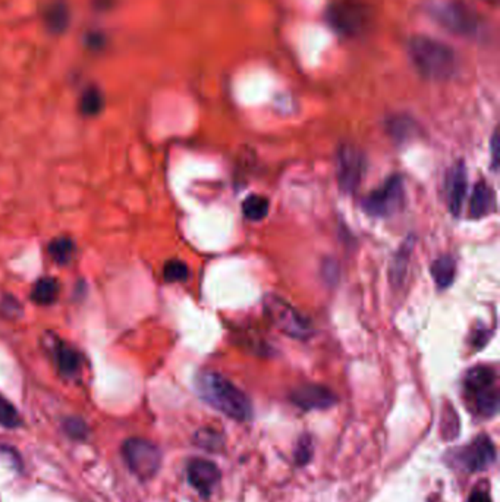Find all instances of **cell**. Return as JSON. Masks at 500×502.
<instances>
[{"label": "cell", "instance_id": "obj_1", "mask_svg": "<svg viewBox=\"0 0 500 502\" xmlns=\"http://www.w3.org/2000/svg\"><path fill=\"white\" fill-rule=\"evenodd\" d=\"M195 387L201 400L216 408L217 412L238 421L251 419V401L225 376L216 372H204L197 378Z\"/></svg>", "mask_w": 500, "mask_h": 502}, {"label": "cell", "instance_id": "obj_2", "mask_svg": "<svg viewBox=\"0 0 500 502\" xmlns=\"http://www.w3.org/2000/svg\"><path fill=\"white\" fill-rule=\"evenodd\" d=\"M408 55L415 70L430 79L451 78L458 70L455 50L427 35L412 37L408 43Z\"/></svg>", "mask_w": 500, "mask_h": 502}, {"label": "cell", "instance_id": "obj_3", "mask_svg": "<svg viewBox=\"0 0 500 502\" xmlns=\"http://www.w3.org/2000/svg\"><path fill=\"white\" fill-rule=\"evenodd\" d=\"M265 311L272 323L288 337L294 339H307L312 335L310 321L282 297L267 295L265 298Z\"/></svg>", "mask_w": 500, "mask_h": 502}, {"label": "cell", "instance_id": "obj_4", "mask_svg": "<svg viewBox=\"0 0 500 502\" xmlns=\"http://www.w3.org/2000/svg\"><path fill=\"white\" fill-rule=\"evenodd\" d=\"M405 203V188L403 181L399 175L390 177L381 187L368 194L362 207L368 215L374 218H388L403 207Z\"/></svg>", "mask_w": 500, "mask_h": 502}, {"label": "cell", "instance_id": "obj_5", "mask_svg": "<svg viewBox=\"0 0 500 502\" xmlns=\"http://www.w3.org/2000/svg\"><path fill=\"white\" fill-rule=\"evenodd\" d=\"M122 454L129 469L140 479H150L160 466V453L157 446L146 439H128L122 446Z\"/></svg>", "mask_w": 500, "mask_h": 502}, {"label": "cell", "instance_id": "obj_6", "mask_svg": "<svg viewBox=\"0 0 500 502\" xmlns=\"http://www.w3.org/2000/svg\"><path fill=\"white\" fill-rule=\"evenodd\" d=\"M365 172L362 153L351 144L340 145L336 157V178L339 188L344 193H353L360 187Z\"/></svg>", "mask_w": 500, "mask_h": 502}, {"label": "cell", "instance_id": "obj_7", "mask_svg": "<svg viewBox=\"0 0 500 502\" xmlns=\"http://www.w3.org/2000/svg\"><path fill=\"white\" fill-rule=\"evenodd\" d=\"M458 460L460 466L469 473L483 471L496 461V448L490 438L481 435L459 453Z\"/></svg>", "mask_w": 500, "mask_h": 502}, {"label": "cell", "instance_id": "obj_8", "mask_svg": "<svg viewBox=\"0 0 500 502\" xmlns=\"http://www.w3.org/2000/svg\"><path fill=\"white\" fill-rule=\"evenodd\" d=\"M438 21L446 26L447 30L460 33V34H469L477 31V18L474 13L464 5L460 3H447L443 5L438 12Z\"/></svg>", "mask_w": 500, "mask_h": 502}, {"label": "cell", "instance_id": "obj_9", "mask_svg": "<svg viewBox=\"0 0 500 502\" xmlns=\"http://www.w3.org/2000/svg\"><path fill=\"white\" fill-rule=\"evenodd\" d=\"M327 19L333 29L344 34H357L367 22L365 12L352 3L335 5L327 13Z\"/></svg>", "mask_w": 500, "mask_h": 502}, {"label": "cell", "instance_id": "obj_10", "mask_svg": "<svg viewBox=\"0 0 500 502\" xmlns=\"http://www.w3.org/2000/svg\"><path fill=\"white\" fill-rule=\"evenodd\" d=\"M467 195V166L458 161L447 172L446 177V200L451 213L458 218L462 211Z\"/></svg>", "mask_w": 500, "mask_h": 502}, {"label": "cell", "instance_id": "obj_11", "mask_svg": "<svg viewBox=\"0 0 500 502\" xmlns=\"http://www.w3.org/2000/svg\"><path fill=\"white\" fill-rule=\"evenodd\" d=\"M188 480L203 498H208L220 480V470L213 461L197 458L188 466Z\"/></svg>", "mask_w": 500, "mask_h": 502}, {"label": "cell", "instance_id": "obj_12", "mask_svg": "<svg viewBox=\"0 0 500 502\" xmlns=\"http://www.w3.org/2000/svg\"><path fill=\"white\" fill-rule=\"evenodd\" d=\"M291 400L302 410H324L336 404V395L322 385H304L291 394Z\"/></svg>", "mask_w": 500, "mask_h": 502}, {"label": "cell", "instance_id": "obj_13", "mask_svg": "<svg viewBox=\"0 0 500 502\" xmlns=\"http://www.w3.org/2000/svg\"><path fill=\"white\" fill-rule=\"evenodd\" d=\"M53 348H51V354H53L55 364L59 370V373L65 378H72L75 376L81 369V354L78 353L74 347L65 343L63 341H56L51 343Z\"/></svg>", "mask_w": 500, "mask_h": 502}, {"label": "cell", "instance_id": "obj_14", "mask_svg": "<svg viewBox=\"0 0 500 502\" xmlns=\"http://www.w3.org/2000/svg\"><path fill=\"white\" fill-rule=\"evenodd\" d=\"M496 209V195L489 184L480 181L474 187L471 202H469V216L480 219L490 215Z\"/></svg>", "mask_w": 500, "mask_h": 502}, {"label": "cell", "instance_id": "obj_15", "mask_svg": "<svg viewBox=\"0 0 500 502\" xmlns=\"http://www.w3.org/2000/svg\"><path fill=\"white\" fill-rule=\"evenodd\" d=\"M43 22L51 34H62L71 24V8L65 0H55L46 6Z\"/></svg>", "mask_w": 500, "mask_h": 502}, {"label": "cell", "instance_id": "obj_16", "mask_svg": "<svg viewBox=\"0 0 500 502\" xmlns=\"http://www.w3.org/2000/svg\"><path fill=\"white\" fill-rule=\"evenodd\" d=\"M496 372L489 366H476L469 369L464 378V388L468 396L496 388Z\"/></svg>", "mask_w": 500, "mask_h": 502}, {"label": "cell", "instance_id": "obj_17", "mask_svg": "<svg viewBox=\"0 0 500 502\" xmlns=\"http://www.w3.org/2000/svg\"><path fill=\"white\" fill-rule=\"evenodd\" d=\"M412 245H414V240L410 238V240H406L403 245L397 251V254L393 256V261L390 266V281L392 285H394L397 288H399L405 281V275L408 272V266H410Z\"/></svg>", "mask_w": 500, "mask_h": 502}, {"label": "cell", "instance_id": "obj_18", "mask_svg": "<svg viewBox=\"0 0 500 502\" xmlns=\"http://www.w3.org/2000/svg\"><path fill=\"white\" fill-rule=\"evenodd\" d=\"M431 275L439 288H449L455 281L456 261L451 254H442L431 264Z\"/></svg>", "mask_w": 500, "mask_h": 502}, {"label": "cell", "instance_id": "obj_19", "mask_svg": "<svg viewBox=\"0 0 500 502\" xmlns=\"http://www.w3.org/2000/svg\"><path fill=\"white\" fill-rule=\"evenodd\" d=\"M59 282L55 277H40L31 289V301L38 306H50L58 300Z\"/></svg>", "mask_w": 500, "mask_h": 502}, {"label": "cell", "instance_id": "obj_20", "mask_svg": "<svg viewBox=\"0 0 500 502\" xmlns=\"http://www.w3.org/2000/svg\"><path fill=\"white\" fill-rule=\"evenodd\" d=\"M47 253L55 263L58 264H68L76 253V245L74 240L68 236H59L55 238L47 247Z\"/></svg>", "mask_w": 500, "mask_h": 502}, {"label": "cell", "instance_id": "obj_21", "mask_svg": "<svg viewBox=\"0 0 500 502\" xmlns=\"http://www.w3.org/2000/svg\"><path fill=\"white\" fill-rule=\"evenodd\" d=\"M104 108L103 92L96 87L91 86L84 90L80 99V112L84 116H96Z\"/></svg>", "mask_w": 500, "mask_h": 502}, {"label": "cell", "instance_id": "obj_22", "mask_svg": "<svg viewBox=\"0 0 500 502\" xmlns=\"http://www.w3.org/2000/svg\"><path fill=\"white\" fill-rule=\"evenodd\" d=\"M242 211L249 220H262L269 213V200L262 195H249L242 203Z\"/></svg>", "mask_w": 500, "mask_h": 502}, {"label": "cell", "instance_id": "obj_23", "mask_svg": "<svg viewBox=\"0 0 500 502\" xmlns=\"http://www.w3.org/2000/svg\"><path fill=\"white\" fill-rule=\"evenodd\" d=\"M188 266L181 260H169L163 268V277L167 282H182L188 277Z\"/></svg>", "mask_w": 500, "mask_h": 502}, {"label": "cell", "instance_id": "obj_24", "mask_svg": "<svg viewBox=\"0 0 500 502\" xmlns=\"http://www.w3.org/2000/svg\"><path fill=\"white\" fill-rule=\"evenodd\" d=\"M19 414L15 410V407L12 405L3 395H0V425L14 429L17 426H19Z\"/></svg>", "mask_w": 500, "mask_h": 502}, {"label": "cell", "instance_id": "obj_25", "mask_svg": "<svg viewBox=\"0 0 500 502\" xmlns=\"http://www.w3.org/2000/svg\"><path fill=\"white\" fill-rule=\"evenodd\" d=\"M195 439H197L199 446L208 449V451H219L223 445L222 436L217 432L210 430V429H203L200 432H197Z\"/></svg>", "mask_w": 500, "mask_h": 502}, {"label": "cell", "instance_id": "obj_26", "mask_svg": "<svg viewBox=\"0 0 500 502\" xmlns=\"http://www.w3.org/2000/svg\"><path fill=\"white\" fill-rule=\"evenodd\" d=\"M414 131V125L411 121L408 119H393L390 122V134L399 140V141H405L412 136Z\"/></svg>", "mask_w": 500, "mask_h": 502}, {"label": "cell", "instance_id": "obj_27", "mask_svg": "<svg viewBox=\"0 0 500 502\" xmlns=\"http://www.w3.org/2000/svg\"><path fill=\"white\" fill-rule=\"evenodd\" d=\"M0 311H2L6 317L10 319H15L17 316L21 314V306L15 297H5L0 302Z\"/></svg>", "mask_w": 500, "mask_h": 502}, {"label": "cell", "instance_id": "obj_28", "mask_svg": "<svg viewBox=\"0 0 500 502\" xmlns=\"http://www.w3.org/2000/svg\"><path fill=\"white\" fill-rule=\"evenodd\" d=\"M67 430L71 436H74V438H83V436L85 435V425L81 421V420H68L67 423Z\"/></svg>", "mask_w": 500, "mask_h": 502}, {"label": "cell", "instance_id": "obj_29", "mask_svg": "<svg viewBox=\"0 0 500 502\" xmlns=\"http://www.w3.org/2000/svg\"><path fill=\"white\" fill-rule=\"evenodd\" d=\"M310 457H311L310 442H304V439H302L299 442L298 451H297V461L299 462V464H306V462L310 460Z\"/></svg>", "mask_w": 500, "mask_h": 502}, {"label": "cell", "instance_id": "obj_30", "mask_svg": "<svg viewBox=\"0 0 500 502\" xmlns=\"http://www.w3.org/2000/svg\"><path fill=\"white\" fill-rule=\"evenodd\" d=\"M489 330H477L476 334H474V341H472V346L477 347V348H481L484 347V343L487 342V339H489Z\"/></svg>", "mask_w": 500, "mask_h": 502}, {"label": "cell", "instance_id": "obj_31", "mask_svg": "<svg viewBox=\"0 0 500 502\" xmlns=\"http://www.w3.org/2000/svg\"><path fill=\"white\" fill-rule=\"evenodd\" d=\"M499 147H500V144H499V134H497V131H496L493 138H492V157H493V165H494V166H497V162H499Z\"/></svg>", "mask_w": 500, "mask_h": 502}, {"label": "cell", "instance_id": "obj_32", "mask_svg": "<svg viewBox=\"0 0 500 502\" xmlns=\"http://www.w3.org/2000/svg\"><path fill=\"white\" fill-rule=\"evenodd\" d=\"M468 502H492L490 496L487 495L485 492H481V491H474L469 496V501Z\"/></svg>", "mask_w": 500, "mask_h": 502}, {"label": "cell", "instance_id": "obj_33", "mask_svg": "<svg viewBox=\"0 0 500 502\" xmlns=\"http://www.w3.org/2000/svg\"><path fill=\"white\" fill-rule=\"evenodd\" d=\"M113 2H115V0H94V5H96L97 8L106 9V8H109Z\"/></svg>", "mask_w": 500, "mask_h": 502}, {"label": "cell", "instance_id": "obj_34", "mask_svg": "<svg viewBox=\"0 0 500 502\" xmlns=\"http://www.w3.org/2000/svg\"><path fill=\"white\" fill-rule=\"evenodd\" d=\"M487 2H494V0H487Z\"/></svg>", "mask_w": 500, "mask_h": 502}]
</instances>
